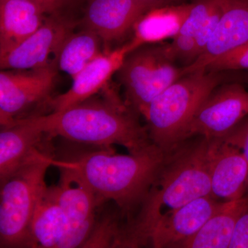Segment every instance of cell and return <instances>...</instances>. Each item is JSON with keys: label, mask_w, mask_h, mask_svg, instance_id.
<instances>
[{"label": "cell", "mask_w": 248, "mask_h": 248, "mask_svg": "<svg viewBox=\"0 0 248 248\" xmlns=\"http://www.w3.org/2000/svg\"><path fill=\"white\" fill-rule=\"evenodd\" d=\"M209 145L210 140L200 137L166 152L146 200L125 227L124 247L141 246L147 233L160 220L193 200L210 196Z\"/></svg>", "instance_id": "1"}, {"label": "cell", "mask_w": 248, "mask_h": 248, "mask_svg": "<svg viewBox=\"0 0 248 248\" xmlns=\"http://www.w3.org/2000/svg\"><path fill=\"white\" fill-rule=\"evenodd\" d=\"M166 155L153 143L136 154L116 155L102 147L65 159L54 158L53 165L76 171L101 203L114 202L129 223L146 200Z\"/></svg>", "instance_id": "2"}, {"label": "cell", "mask_w": 248, "mask_h": 248, "mask_svg": "<svg viewBox=\"0 0 248 248\" xmlns=\"http://www.w3.org/2000/svg\"><path fill=\"white\" fill-rule=\"evenodd\" d=\"M140 116L108 89L101 97L94 95L64 110L34 117L49 138L107 148L118 144L136 154L153 144Z\"/></svg>", "instance_id": "3"}, {"label": "cell", "mask_w": 248, "mask_h": 248, "mask_svg": "<svg viewBox=\"0 0 248 248\" xmlns=\"http://www.w3.org/2000/svg\"><path fill=\"white\" fill-rule=\"evenodd\" d=\"M228 73L201 68L179 78L155 98L143 115L152 143L165 152L179 144L205 98L217 86L230 81Z\"/></svg>", "instance_id": "4"}, {"label": "cell", "mask_w": 248, "mask_h": 248, "mask_svg": "<svg viewBox=\"0 0 248 248\" xmlns=\"http://www.w3.org/2000/svg\"><path fill=\"white\" fill-rule=\"evenodd\" d=\"M52 153L47 143L0 183V248H31V220L47 187L45 179L55 158Z\"/></svg>", "instance_id": "5"}, {"label": "cell", "mask_w": 248, "mask_h": 248, "mask_svg": "<svg viewBox=\"0 0 248 248\" xmlns=\"http://www.w3.org/2000/svg\"><path fill=\"white\" fill-rule=\"evenodd\" d=\"M123 86L125 104L140 115H144L153 100L184 76L183 67L176 66L169 44L139 46L125 55L117 71Z\"/></svg>", "instance_id": "6"}, {"label": "cell", "mask_w": 248, "mask_h": 248, "mask_svg": "<svg viewBox=\"0 0 248 248\" xmlns=\"http://www.w3.org/2000/svg\"><path fill=\"white\" fill-rule=\"evenodd\" d=\"M248 115L247 90L236 81L222 83L201 104L184 130L180 143L194 136L208 140L224 138Z\"/></svg>", "instance_id": "7"}, {"label": "cell", "mask_w": 248, "mask_h": 248, "mask_svg": "<svg viewBox=\"0 0 248 248\" xmlns=\"http://www.w3.org/2000/svg\"><path fill=\"white\" fill-rule=\"evenodd\" d=\"M56 167L60 169V181L47 190L68 220V232L61 248H83L92 234L102 204L76 171L63 166Z\"/></svg>", "instance_id": "8"}, {"label": "cell", "mask_w": 248, "mask_h": 248, "mask_svg": "<svg viewBox=\"0 0 248 248\" xmlns=\"http://www.w3.org/2000/svg\"><path fill=\"white\" fill-rule=\"evenodd\" d=\"M58 70L53 66L0 73V124L8 126L35 106L50 101Z\"/></svg>", "instance_id": "9"}, {"label": "cell", "mask_w": 248, "mask_h": 248, "mask_svg": "<svg viewBox=\"0 0 248 248\" xmlns=\"http://www.w3.org/2000/svg\"><path fill=\"white\" fill-rule=\"evenodd\" d=\"M78 24L79 22L61 14L49 15L38 30L0 57V68L1 70L55 68V60L59 49Z\"/></svg>", "instance_id": "10"}, {"label": "cell", "mask_w": 248, "mask_h": 248, "mask_svg": "<svg viewBox=\"0 0 248 248\" xmlns=\"http://www.w3.org/2000/svg\"><path fill=\"white\" fill-rule=\"evenodd\" d=\"M209 169L210 197L226 202L247 195V161L239 147L225 137L210 140Z\"/></svg>", "instance_id": "11"}, {"label": "cell", "mask_w": 248, "mask_h": 248, "mask_svg": "<svg viewBox=\"0 0 248 248\" xmlns=\"http://www.w3.org/2000/svg\"><path fill=\"white\" fill-rule=\"evenodd\" d=\"M224 203L206 196L186 204L158 221L144 236L141 245L156 248H179L197 234Z\"/></svg>", "instance_id": "12"}, {"label": "cell", "mask_w": 248, "mask_h": 248, "mask_svg": "<svg viewBox=\"0 0 248 248\" xmlns=\"http://www.w3.org/2000/svg\"><path fill=\"white\" fill-rule=\"evenodd\" d=\"M152 10L139 0H88L80 24L99 36L109 50V45L123 39Z\"/></svg>", "instance_id": "13"}, {"label": "cell", "mask_w": 248, "mask_h": 248, "mask_svg": "<svg viewBox=\"0 0 248 248\" xmlns=\"http://www.w3.org/2000/svg\"><path fill=\"white\" fill-rule=\"evenodd\" d=\"M223 14L215 35L183 74L205 68L215 60L248 43V0H221Z\"/></svg>", "instance_id": "14"}, {"label": "cell", "mask_w": 248, "mask_h": 248, "mask_svg": "<svg viewBox=\"0 0 248 248\" xmlns=\"http://www.w3.org/2000/svg\"><path fill=\"white\" fill-rule=\"evenodd\" d=\"M133 49L130 42L121 48L108 50L91 62L73 79L71 89L50 99L48 106L53 112L64 110L100 92L118 71L126 54Z\"/></svg>", "instance_id": "15"}, {"label": "cell", "mask_w": 248, "mask_h": 248, "mask_svg": "<svg viewBox=\"0 0 248 248\" xmlns=\"http://www.w3.org/2000/svg\"><path fill=\"white\" fill-rule=\"evenodd\" d=\"M52 138L46 135L35 117L15 121L0 132V183L22 166Z\"/></svg>", "instance_id": "16"}, {"label": "cell", "mask_w": 248, "mask_h": 248, "mask_svg": "<svg viewBox=\"0 0 248 248\" xmlns=\"http://www.w3.org/2000/svg\"><path fill=\"white\" fill-rule=\"evenodd\" d=\"M49 15L27 0H0V57L29 38Z\"/></svg>", "instance_id": "17"}, {"label": "cell", "mask_w": 248, "mask_h": 248, "mask_svg": "<svg viewBox=\"0 0 248 248\" xmlns=\"http://www.w3.org/2000/svg\"><path fill=\"white\" fill-rule=\"evenodd\" d=\"M248 208V195L226 202L197 234L180 245L183 248H230L239 218Z\"/></svg>", "instance_id": "18"}, {"label": "cell", "mask_w": 248, "mask_h": 248, "mask_svg": "<svg viewBox=\"0 0 248 248\" xmlns=\"http://www.w3.org/2000/svg\"><path fill=\"white\" fill-rule=\"evenodd\" d=\"M47 187L37 201L31 220V248H61L68 232L66 215Z\"/></svg>", "instance_id": "19"}, {"label": "cell", "mask_w": 248, "mask_h": 248, "mask_svg": "<svg viewBox=\"0 0 248 248\" xmlns=\"http://www.w3.org/2000/svg\"><path fill=\"white\" fill-rule=\"evenodd\" d=\"M108 51L104 42L95 32L86 28L67 36L55 60L58 71L64 72L73 79L91 62Z\"/></svg>", "instance_id": "20"}, {"label": "cell", "mask_w": 248, "mask_h": 248, "mask_svg": "<svg viewBox=\"0 0 248 248\" xmlns=\"http://www.w3.org/2000/svg\"><path fill=\"white\" fill-rule=\"evenodd\" d=\"M191 4H182L152 10L135 24L134 48L144 44L157 43L174 37L189 14Z\"/></svg>", "instance_id": "21"}, {"label": "cell", "mask_w": 248, "mask_h": 248, "mask_svg": "<svg viewBox=\"0 0 248 248\" xmlns=\"http://www.w3.org/2000/svg\"><path fill=\"white\" fill-rule=\"evenodd\" d=\"M214 2L215 0H194L188 15L176 35L195 37L211 12Z\"/></svg>", "instance_id": "22"}, {"label": "cell", "mask_w": 248, "mask_h": 248, "mask_svg": "<svg viewBox=\"0 0 248 248\" xmlns=\"http://www.w3.org/2000/svg\"><path fill=\"white\" fill-rule=\"evenodd\" d=\"M223 11V6L221 0H215L211 12L195 37V60L203 53L209 42L215 35L221 20Z\"/></svg>", "instance_id": "23"}, {"label": "cell", "mask_w": 248, "mask_h": 248, "mask_svg": "<svg viewBox=\"0 0 248 248\" xmlns=\"http://www.w3.org/2000/svg\"><path fill=\"white\" fill-rule=\"evenodd\" d=\"M205 69L210 71H248V43L217 59Z\"/></svg>", "instance_id": "24"}, {"label": "cell", "mask_w": 248, "mask_h": 248, "mask_svg": "<svg viewBox=\"0 0 248 248\" xmlns=\"http://www.w3.org/2000/svg\"><path fill=\"white\" fill-rule=\"evenodd\" d=\"M225 138L236 146L239 147L242 151L248 164V120L241 125H237ZM247 195H248V180Z\"/></svg>", "instance_id": "25"}, {"label": "cell", "mask_w": 248, "mask_h": 248, "mask_svg": "<svg viewBox=\"0 0 248 248\" xmlns=\"http://www.w3.org/2000/svg\"><path fill=\"white\" fill-rule=\"evenodd\" d=\"M230 248H248V208L238 221Z\"/></svg>", "instance_id": "26"}, {"label": "cell", "mask_w": 248, "mask_h": 248, "mask_svg": "<svg viewBox=\"0 0 248 248\" xmlns=\"http://www.w3.org/2000/svg\"><path fill=\"white\" fill-rule=\"evenodd\" d=\"M35 3L45 10L48 15L60 14L62 10L71 4L74 0H27Z\"/></svg>", "instance_id": "27"}, {"label": "cell", "mask_w": 248, "mask_h": 248, "mask_svg": "<svg viewBox=\"0 0 248 248\" xmlns=\"http://www.w3.org/2000/svg\"><path fill=\"white\" fill-rule=\"evenodd\" d=\"M141 2L149 5L153 9L166 6H174V5L182 4L185 0H139Z\"/></svg>", "instance_id": "28"}, {"label": "cell", "mask_w": 248, "mask_h": 248, "mask_svg": "<svg viewBox=\"0 0 248 248\" xmlns=\"http://www.w3.org/2000/svg\"></svg>", "instance_id": "29"}]
</instances>
